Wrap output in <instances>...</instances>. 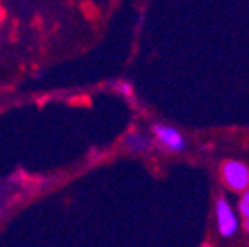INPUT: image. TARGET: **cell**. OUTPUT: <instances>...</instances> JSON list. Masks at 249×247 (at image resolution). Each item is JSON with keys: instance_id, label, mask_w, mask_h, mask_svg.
<instances>
[{"instance_id": "cell-7", "label": "cell", "mask_w": 249, "mask_h": 247, "mask_svg": "<svg viewBox=\"0 0 249 247\" xmlns=\"http://www.w3.org/2000/svg\"><path fill=\"white\" fill-rule=\"evenodd\" d=\"M244 230H246V233L249 235V220H244Z\"/></svg>"}, {"instance_id": "cell-5", "label": "cell", "mask_w": 249, "mask_h": 247, "mask_svg": "<svg viewBox=\"0 0 249 247\" xmlns=\"http://www.w3.org/2000/svg\"><path fill=\"white\" fill-rule=\"evenodd\" d=\"M239 214L244 220H249V189L241 194V199H239Z\"/></svg>"}, {"instance_id": "cell-3", "label": "cell", "mask_w": 249, "mask_h": 247, "mask_svg": "<svg viewBox=\"0 0 249 247\" xmlns=\"http://www.w3.org/2000/svg\"><path fill=\"white\" fill-rule=\"evenodd\" d=\"M152 135H154L156 142L160 143L166 152H171V154H180V152H183L187 149V142L183 139V135L173 126L156 123L152 126Z\"/></svg>"}, {"instance_id": "cell-1", "label": "cell", "mask_w": 249, "mask_h": 247, "mask_svg": "<svg viewBox=\"0 0 249 247\" xmlns=\"http://www.w3.org/2000/svg\"><path fill=\"white\" fill-rule=\"evenodd\" d=\"M222 182L232 192L242 194L249 189V166L242 161L227 159L222 164Z\"/></svg>"}, {"instance_id": "cell-4", "label": "cell", "mask_w": 249, "mask_h": 247, "mask_svg": "<svg viewBox=\"0 0 249 247\" xmlns=\"http://www.w3.org/2000/svg\"><path fill=\"white\" fill-rule=\"evenodd\" d=\"M124 145L128 147L130 152H145L152 147V139L142 131H132L124 139Z\"/></svg>"}, {"instance_id": "cell-8", "label": "cell", "mask_w": 249, "mask_h": 247, "mask_svg": "<svg viewBox=\"0 0 249 247\" xmlns=\"http://www.w3.org/2000/svg\"><path fill=\"white\" fill-rule=\"evenodd\" d=\"M0 23H2V14H0Z\"/></svg>"}, {"instance_id": "cell-2", "label": "cell", "mask_w": 249, "mask_h": 247, "mask_svg": "<svg viewBox=\"0 0 249 247\" xmlns=\"http://www.w3.org/2000/svg\"><path fill=\"white\" fill-rule=\"evenodd\" d=\"M214 216H216L218 233L223 239H230L237 233L239 227H241L239 214L235 212V209L232 208V204L225 195H218L216 204H214Z\"/></svg>"}, {"instance_id": "cell-9", "label": "cell", "mask_w": 249, "mask_h": 247, "mask_svg": "<svg viewBox=\"0 0 249 247\" xmlns=\"http://www.w3.org/2000/svg\"><path fill=\"white\" fill-rule=\"evenodd\" d=\"M204 247H210V246H204Z\"/></svg>"}, {"instance_id": "cell-6", "label": "cell", "mask_w": 249, "mask_h": 247, "mask_svg": "<svg viewBox=\"0 0 249 247\" xmlns=\"http://www.w3.org/2000/svg\"><path fill=\"white\" fill-rule=\"evenodd\" d=\"M116 90L121 93L123 97H132V87L126 83V81H123V83H118L116 85Z\"/></svg>"}]
</instances>
